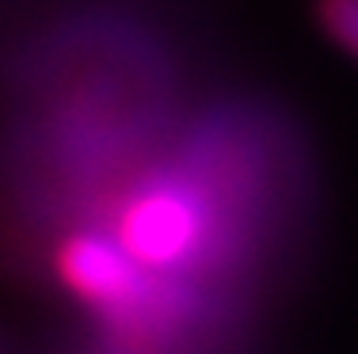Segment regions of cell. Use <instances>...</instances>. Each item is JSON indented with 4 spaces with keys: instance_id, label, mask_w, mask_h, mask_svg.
<instances>
[{
    "instance_id": "1",
    "label": "cell",
    "mask_w": 358,
    "mask_h": 354,
    "mask_svg": "<svg viewBox=\"0 0 358 354\" xmlns=\"http://www.w3.org/2000/svg\"><path fill=\"white\" fill-rule=\"evenodd\" d=\"M126 259L152 290L172 327L183 305V278L214 267L221 251V202L191 168H168L138 179L110 209V225H84Z\"/></svg>"
},
{
    "instance_id": "2",
    "label": "cell",
    "mask_w": 358,
    "mask_h": 354,
    "mask_svg": "<svg viewBox=\"0 0 358 354\" xmlns=\"http://www.w3.org/2000/svg\"><path fill=\"white\" fill-rule=\"evenodd\" d=\"M324 35L343 54L358 57V0H320L317 4Z\"/></svg>"
}]
</instances>
